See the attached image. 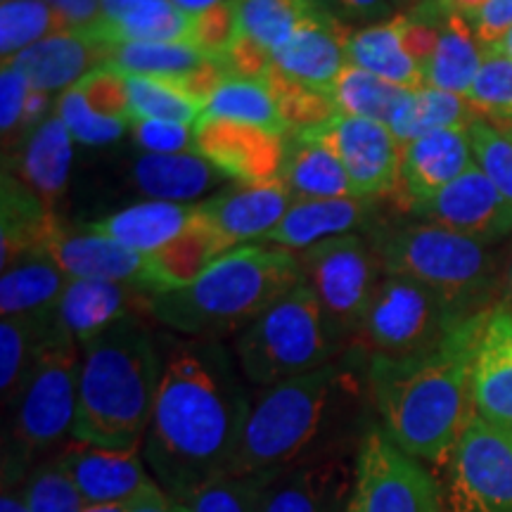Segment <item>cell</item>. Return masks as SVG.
Returning <instances> with one entry per match:
<instances>
[{"mask_svg": "<svg viewBox=\"0 0 512 512\" xmlns=\"http://www.w3.org/2000/svg\"><path fill=\"white\" fill-rule=\"evenodd\" d=\"M162 347V342H159ZM162 382L143 441L152 477L174 501L228 475L252 399L219 339L166 337Z\"/></svg>", "mask_w": 512, "mask_h": 512, "instance_id": "cell-1", "label": "cell"}, {"mask_svg": "<svg viewBox=\"0 0 512 512\" xmlns=\"http://www.w3.org/2000/svg\"><path fill=\"white\" fill-rule=\"evenodd\" d=\"M368 377L354 363L332 361L266 387L252 401L238 456L228 475L259 477L358 453L370 422Z\"/></svg>", "mask_w": 512, "mask_h": 512, "instance_id": "cell-2", "label": "cell"}, {"mask_svg": "<svg viewBox=\"0 0 512 512\" xmlns=\"http://www.w3.org/2000/svg\"><path fill=\"white\" fill-rule=\"evenodd\" d=\"M484 313L465 320L432 354L366 358L368 392L382 430L408 456L446 465L475 420L472 356Z\"/></svg>", "mask_w": 512, "mask_h": 512, "instance_id": "cell-3", "label": "cell"}, {"mask_svg": "<svg viewBox=\"0 0 512 512\" xmlns=\"http://www.w3.org/2000/svg\"><path fill=\"white\" fill-rule=\"evenodd\" d=\"M131 316L81 347L79 403L72 439L140 451L162 382V347L145 323Z\"/></svg>", "mask_w": 512, "mask_h": 512, "instance_id": "cell-4", "label": "cell"}, {"mask_svg": "<svg viewBox=\"0 0 512 512\" xmlns=\"http://www.w3.org/2000/svg\"><path fill=\"white\" fill-rule=\"evenodd\" d=\"M304 283L299 254L285 247L242 245L221 254L176 290L152 294L150 318L190 339L242 332L261 313Z\"/></svg>", "mask_w": 512, "mask_h": 512, "instance_id": "cell-5", "label": "cell"}, {"mask_svg": "<svg viewBox=\"0 0 512 512\" xmlns=\"http://www.w3.org/2000/svg\"><path fill=\"white\" fill-rule=\"evenodd\" d=\"M375 247L384 273L430 290L460 323L498 304L496 256L482 242L434 223H413L380 235Z\"/></svg>", "mask_w": 512, "mask_h": 512, "instance_id": "cell-6", "label": "cell"}, {"mask_svg": "<svg viewBox=\"0 0 512 512\" xmlns=\"http://www.w3.org/2000/svg\"><path fill=\"white\" fill-rule=\"evenodd\" d=\"M79 377V342L55 323L22 392L10 403L3 439V486L24 484L34 467L46 463V453L72 434Z\"/></svg>", "mask_w": 512, "mask_h": 512, "instance_id": "cell-7", "label": "cell"}, {"mask_svg": "<svg viewBox=\"0 0 512 512\" xmlns=\"http://www.w3.org/2000/svg\"><path fill=\"white\" fill-rule=\"evenodd\" d=\"M342 351L304 283L261 313L235 342L242 377L264 389L328 366Z\"/></svg>", "mask_w": 512, "mask_h": 512, "instance_id": "cell-8", "label": "cell"}, {"mask_svg": "<svg viewBox=\"0 0 512 512\" xmlns=\"http://www.w3.org/2000/svg\"><path fill=\"white\" fill-rule=\"evenodd\" d=\"M460 320L430 290L384 273L349 349L363 358H415L437 351Z\"/></svg>", "mask_w": 512, "mask_h": 512, "instance_id": "cell-9", "label": "cell"}, {"mask_svg": "<svg viewBox=\"0 0 512 512\" xmlns=\"http://www.w3.org/2000/svg\"><path fill=\"white\" fill-rule=\"evenodd\" d=\"M299 264L332 337L349 349L384 275L375 242L356 233L323 240L299 252Z\"/></svg>", "mask_w": 512, "mask_h": 512, "instance_id": "cell-10", "label": "cell"}, {"mask_svg": "<svg viewBox=\"0 0 512 512\" xmlns=\"http://www.w3.org/2000/svg\"><path fill=\"white\" fill-rule=\"evenodd\" d=\"M349 512H441L437 482L418 458L370 425L356 453V482Z\"/></svg>", "mask_w": 512, "mask_h": 512, "instance_id": "cell-11", "label": "cell"}, {"mask_svg": "<svg viewBox=\"0 0 512 512\" xmlns=\"http://www.w3.org/2000/svg\"><path fill=\"white\" fill-rule=\"evenodd\" d=\"M448 512H512V439L475 415L451 460Z\"/></svg>", "mask_w": 512, "mask_h": 512, "instance_id": "cell-12", "label": "cell"}, {"mask_svg": "<svg viewBox=\"0 0 512 512\" xmlns=\"http://www.w3.org/2000/svg\"><path fill=\"white\" fill-rule=\"evenodd\" d=\"M304 131L323 138L337 152L356 197L377 200L399 192L403 145L380 121L337 112L325 124Z\"/></svg>", "mask_w": 512, "mask_h": 512, "instance_id": "cell-13", "label": "cell"}, {"mask_svg": "<svg viewBox=\"0 0 512 512\" xmlns=\"http://www.w3.org/2000/svg\"><path fill=\"white\" fill-rule=\"evenodd\" d=\"M43 249L53 256L69 280H105L138 287L147 294L169 292L171 283L155 256L83 228L69 233L57 226Z\"/></svg>", "mask_w": 512, "mask_h": 512, "instance_id": "cell-14", "label": "cell"}, {"mask_svg": "<svg viewBox=\"0 0 512 512\" xmlns=\"http://www.w3.org/2000/svg\"><path fill=\"white\" fill-rule=\"evenodd\" d=\"M408 211L422 216L425 223L448 228L482 245L512 233V202L505 200L477 164L427 200L413 202Z\"/></svg>", "mask_w": 512, "mask_h": 512, "instance_id": "cell-15", "label": "cell"}, {"mask_svg": "<svg viewBox=\"0 0 512 512\" xmlns=\"http://www.w3.org/2000/svg\"><path fill=\"white\" fill-rule=\"evenodd\" d=\"M351 31L328 10H311L290 41L273 55L268 72L311 91L332 93L347 67Z\"/></svg>", "mask_w": 512, "mask_h": 512, "instance_id": "cell-16", "label": "cell"}, {"mask_svg": "<svg viewBox=\"0 0 512 512\" xmlns=\"http://www.w3.org/2000/svg\"><path fill=\"white\" fill-rule=\"evenodd\" d=\"M55 114L64 121L76 143L93 147L114 143L133 124L126 76L110 64H100L60 95Z\"/></svg>", "mask_w": 512, "mask_h": 512, "instance_id": "cell-17", "label": "cell"}, {"mask_svg": "<svg viewBox=\"0 0 512 512\" xmlns=\"http://www.w3.org/2000/svg\"><path fill=\"white\" fill-rule=\"evenodd\" d=\"M356 482V456L268 472L259 512H349Z\"/></svg>", "mask_w": 512, "mask_h": 512, "instance_id": "cell-18", "label": "cell"}, {"mask_svg": "<svg viewBox=\"0 0 512 512\" xmlns=\"http://www.w3.org/2000/svg\"><path fill=\"white\" fill-rule=\"evenodd\" d=\"M294 204L280 178L266 183H238L200 204L202 219L214 230L226 252L242 242H261L285 219Z\"/></svg>", "mask_w": 512, "mask_h": 512, "instance_id": "cell-19", "label": "cell"}, {"mask_svg": "<svg viewBox=\"0 0 512 512\" xmlns=\"http://www.w3.org/2000/svg\"><path fill=\"white\" fill-rule=\"evenodd\" d=\"M238 34L226 55L228 72L264 79L273 55L290 41L302 19L316 10L311 0H238Z\"/></svg>", "mask_w": 512, "mask_h": 512, "instance_id": "cell-20", "label": "cell"}, {"mask_svg": "<svg viewBox=\"0 0 512 512\" xmlns=\"http://www.w3.org/2000/svg\"><path fill=\"white\" fill-rule=\"evenodd\" d=\"M195 152L238 183H266L280 176L285 136L230 121H197Z\"/></svg>", "mask_w": 512, "mask_h": 512, "instance_id": "cell-21", "label": "cell"}, {"mask_svg": "<svg viewBox=\"0 0 512 512\" xmlns=\"http://www.w3.org/2000/svg\"><path fill=\"white\" fill-rule=\"evenodd\" d=\"M472 401L479 418L512 430V309L498 302L484 313L472 356Z\"/></svg>", "mask_w": 512, "mask_h": 512, "instance_id": "cell-22", "label": "cell"}, {"mask_svg": "<svg viewBox=\"0 0 512 512\" xmlns=\"http://www.w3.org/2000/svg\"><path fill=\"white\" fill-rule=\"evenodd\" d=\"M55 460L76 484L86 505L131 503L147 486L157 482L147 472L138 451L72 441Z\"/></svg>", "mask_w": 512, "mask_h": 512, "instance_id": "cell-23", "label": "cell"}, {"mask_svg": "<svg viewBox=\"0 0 512 512\" xmlns=\"http://www.w3.org/2000/svg\"><path fill=\"white\" fill-rule=\"evenodd\" d=\"M475 166V155L467 131H434L403 145L401 185L394 195L403 209L427 200Z\"/></svg>", "mask_w": 512, "mask_h": 512, "instance_id": "cell-24", "label": "cell"}, {"mask_svg": "<svg viewBox=\"0 0 512 512\" xmlns=\"http://www.w3.org/2000/svg\"><path fill=\"white\" fill-rule=\"evenodd\" d=\"M150 299L152 294L131 285L105 283V280H69L57 309V323L83 347L121 320L150 316Z\"/></svg>", "mask_w": 512, "mask_h": 512, "instance_id": "cell-25", "label": "cell"}, {"mask_svg": "<svg viewBox=\"0 0 512 512\" xmlns=\"http://www.w3.org/2000/svg\"><path fill=\"white\" fill-rule=\"evenodd\" d=\"M110 50V46L81 31H64L43 38L3 64H12L34 91L50 95L74 88L83 76L107 62Z\"/></svg>", "mask_w": 512, "mask_h": 512, "instance_id": "cell-26", "label": "cell"}, {"mask_svg": "<svg viewBox=\"0 0 512 512\" xmlns=\"http://www.w3.org/2000/svg\"><path fill=\"white\" fill-rule=\"evenodd\" d=\"M102 17L88 31L105 46L119 43H190L192 15L171 0H100Z\"/></svg>", "mask_w": 512, "mask_h": 512, "instance_id": "cell-27", "label": "cell"}, {"mask_svg": "<svg viewBox=\"0 0 512 512\" xmlns=\"http://www.w3.org/2000/svg\"><path fill=\"white\" fill-rule=\"evenodd\" d=\"M197 223H200V204L150 200L121 209L86 228L143 254L157 256L166 247L183 240Z\"/></svg>", "mask_w": 512, "mask_h": 512, "instance_id": "cell-28", "label": "cell"}, {"mask_svg": "<svg viewBox=\"0 0 512 512\" xmlns=\"http://www.w3.org/2000/svg\"><path fill=\"white\" fill-rule=\"evenodd\" d=\"M373 214L370 197H335V200H297L285 219L266 235L264 245L304 252L318 242L356 233Z\"/></svg>", "mask_w": 512, "mask_h": 512, "instance_id": "cell-29", "label": "cell"}, {"mask_svg": "<svg viewBox=\"0 0 512 512\" xmlns=\"http://www.w3.org/2000/svg\"><path fill=\"white\" fill-rule=\"evenodd\" d=\"M69 278L46 249H31L3 268L0 313L3 318L55 320Z\"/></svg>", "mask_w": 512, "mask_h": 512, "instance_id": "cell-30", "label": "cell"}, {"mask_svg": "<svg viewBox=\"0 0 512 512\" xmlns=\"http://www.w3.org/2000/svg\"><path fill=\"white\" fill-rule=\"evenodd\" d=\"M280 181L292 200H335L356 197L337 152L311 131H287Z\"/></svg>", "mask_w": 512, "mask_h": 512, "instance_id": "cell-31", "label": "cell"}, {"mask_svg": "<svg viewBox=\"0 0 512 512\" xmlns=\"http://www.w3.org/2000/svg\"><path fill=\"white\" fill-rule=\"evenodd\" d=\"M347 60L354 67L366 69V72L380 76L394 86L406 88V91L427 88L425 74L408 50L406 15H394L351 31L347 41Z\"/></svg>", "mask_w": 512, "mask_h": 512, "instance_id": "cell-32", "label": "cell"}, {"mask_svg": "<svg viewBox=\"0 0 512 512\" xmlns=\"http://www.w3.org/2000/svg\"><path fill=\"white\" fill-rule=\"evenodd\" d=\"M0 200V266L5 268L17 256L31 249H43L60 221L38 197V192L15 171H3Z\"/></svg>", "mask_w": 512, "mask_h": 512, "instance_id": "cell-33", "label": "cell"}, {"mask_svg": "<svg viewBox=\"0 0 512 512\" xmlns=\"http://www.w3.org/2000/svg\"><path fill=\"white\" fill-rule=\"evenodd\" d=\"M221 171L197 152L143 155L133 162V185L155 202L190 204L221 181Z\"/></svg>", "mask_w": 512, "mask_h": 512, "instance_id": "cell-34", "label": "cell"}, {"mask_svg": "<svg viewBox=\"0 0 512 512\" xmlns=\"http://www.w3.org/2000/svg\"><path fill=\"white\" fill-rule=\"evenodd\" d=\"M76 140L57 114H50L31 128L22 159L19 176L38 192L48 209H53L57 197L62 195L72 169V150Z\"/></svg>", "mask_w": 512, "mask_h": 512, "instance_id": "cell-35", "label": "cell"}, {"mask_svg": "<svg viewBox=\"0 0 512 512\" xmlns=\"http://www.w3.org/2000/svg\"><path fill=\"white\" fill-rule=\"evenodd\" d=\"M444 8V5H441ZM484 50L479 46L475 29L458 12L441 10L439 17V43L434 50L425 81L439 91L467 95L482 67Z\"/></svg>", "mask_w": 512, "mask_h": 512, "instance_id": "cell-36", "label": "cell"}, {"mask_svg": "<svg viewBox=\"0 0 512 512\" xmlns=\"http://www.w3.org/2000/svg\"><path fill=\"white\" fill-rule=\"evenodd\" d=\"M197 121H230V124L261 128V131L287 136L283 114L271 86L264 79L230 74L221 86L211 93Z\"/></svg>", "mask_w": 512, "mask_h": 512, "instance_id": "cell-37", "label": "cell"}, {"mask_svg": "<svg viewBox=\"0 0 512 512\" xmlns=\"http://www.w3.org/2000/svg\"><path fill=\"white\" fill-rule=\"evenodd\" d=\"M479 119H484L482 112L467 95L427 86L420 91H411L399 114L389 124V131L399 138L401 145H406L415 138L434 131H446V128L470 131V126Z\"/></svg>", "mask_w": 512, "mask_h": 512, "instance_id": "cell-38", "label": "cell"}, {"mask_svg": "<svg viewBox=\"0 0 512 512\" xmlns=\"http://www.w3.org/2000/svg\"><path fill=\"white\" fill-rule=\"evenodd\" d=\"M131 119L176 121L195 126L204 102L185 88L183 76H126Z\"/></svg>", "mask_w": 512, "mask_h": 512, "instance_id": "cell-39", "label": "cell"}, {"mask_svg": "<svg viewBox=\"0 0 512 512\" xmlns=\"http://www.w3.org/2000/svg\"><path fill=\"white\" fill-rule=\"evenodd\" d=\"M55 323L57 318H3L0 323V392H3L5 406H10L22 392Z\"/></svg>", "mask_w": 512, "mask_h": 512, "instance_id": "cell-40", "label": "cell"}, {"mask_svg": "<svg viewBox=\"0 0 512 512\" xmlns=\"http://www.w3.org/2000/svg\"><path fill=\"white\" fill-rule=\"evenodd\" d=\"M411 91L394 86V83L380 79V76L366 72V69L347 64L342 76H339L332 98H335L337 112L351 114V117H363L380 121L389 128L396 114L408 100Z\"/></svg>", "mask_w": 512, "mask_h": 512, "instance_id": "cell-41", "label": "cell"}, {"mask_svg": "<svg viewBox=\"0 0 512 512\" xmlns=\"http://www.w3.org/2000/svg\"><path fill=\"white\" fill-rule=\"evenodd\" d=\"M211 62L190 43H119L105 64L124 76H188Z\"/></svg>", "mask_w": 512, "mask_h": 512, "instance_id": "cell-42", "label": "cell"}, {"mask_svg": "<svg viewBox=\"0 0 512 512\" xmlns=\"http://www.w3.org/2000/svg\"><path fill=\"white\" fill-rule=\"evenodd\" d=\"M67 27L46 0H3L0 5V55L3 62Z\"/></svg>", "mask_w": 512, "mask_h": 512, "instance_id": "cell-43", "label": "cell"}, {"mask_svg": "<svg viewBox=\"0 0 512 512\" xmlns=\"http://www.w3.org/2000/svg\"><path fill=\"white\" fill-rule=\"evenodd\" d=\"M264 477L221 475L174 503L178 512H259Z\"/></svg>", "mask_w": 512, "mask_h": 512, "instance_id": "cell-44", "label": "cell"}, {"mask_svg": "<svg viewBox=\"0 0 512 512\" xmlns=\"http://www.w3.org/2000/svg\"><path fill=\"white\" fill-rule=\"evenodd\" d=\"M482 117L512 136V60L484 50L482 67L470 93Z\"/></svg>", "mask_w": 512, "mask_h": 512, "instance_id": "cell-45", "label": "cell"}, {"mask_svg": "<svg viewBox=\"0 0 512 512\" xmlns=\"http://www.w3.org/2000/svg\"><path fill=\"white\" fill-rule=\"evenodd\" d=\"M24 496L31 512H81L86 501L57 460H46L24 479Z\"/></svg>", "mask_w": 512, "mask_h": 512, "instance_id": "cell-46", "label": "cell"}, {"mask_svg": "<svg viewBox=\"0 0 512 512\" xmlns=\"http://www.w3.org/2000/svg\"><path fill=\"white\" fill-rule=\"evenodd\" d=\"M467 136L475 164L501 190L505 200L512 202V136L486 119L475 121Z\"/></svg>", "mask_w": 512, "mask_h": 512, "instance_id": "cell-47", "label": "cell"}, {"mask_svg": "<svg viewBox=\"0 0 512 512\" xmlns=\"http://www.w3.org/2000/svg\"><path fill=\"white\" fill-rule=\"evenodd\" d=\"M238 0L211 8L192 17L190 46L202 50L209 60L226 62V55L238 34Z\"/></svg>", "mask_w": 512, "mask_h": 512, "instance_id": "cell-48", "label": "cell"}, {"mask_svg": "<svg viewBox=\"0 0 512 512\" xmlns=\"http://www.w3.org/2000/svg\"><path fill=\"white\" fill-rule=\"evenodd\" d=\"M133 138L143 147L145 155H183L195 152V126L176 121L136 119L131 124Z\"/></svg>", "mask_w": 512, "mask_h": 512, "instance_id": "cell-49", "label": "cell"}, {"mask_svg": "<svg viewBox=\"0 0 512 512\" xmlns=\"http://www.w3.org/2000/svg\"><path fill=\"white\" fill-rule=\"evenodd\" d=\"M29 93V81L12 64H3V72H0V126H3L5 140L10 133L24 126Z\"/></svg>", "mask_w": 512, "mask_h": 512, "instance_id": "cell-50", "label": "cell"}, {"mask_svg": "<svg viewBox=\"0 0 512 512\" xmlns=\"http://www.w3.org/2000/svg\"><path fill=\"white\" fill-rule=\"evenodd\" d=\"M472 29L482 50L501 41L512 29V0H486L479 15L472 19Z\"/></svg>", "mask_w": 512, "mask_h": 512, "instance_id": "cell-51", "label": "cell"}, {"mask_svg": "<svg viewBox=\"0 0 512 512\" xmlns=\"http://www.w3.org/2000/svg\"><path fill=\"white\" fill-rule=\"evenodd\" d=\"M67 31H88L100 22V0H46Z\"/></svg>", "mask_w": 512, "mask_h": 512, "instance_id": "cell-52", "label": "cell"}, {"mask_svg": "<svg viewBox=\"0 0 512 512\" xmlns=\"http://www.w3.org/2000/svg\"><path fill=\"white\" fill-rule=\"evenodd\" d=\"M128 512H178L174 498H171L157 482H152L138 498L128 505Z\"/></svg>", "mask_w": 512, "mask_h": 512, "instance_id": "cell-53", "label": "cell"}, {"mask_svg": "<svg viewBox=\"0 0 512 512\" xmlns=\"http://www.w3.org/2000/svg\"><path fill=\"white\" fill-rule=\"evenodd\" d=\"M394 8V0H337V10L354 19H382Z\"/></svg>", "mask_w": 512, "mask_h": 512, "instance_id": "cell-54", "label": "cell"}, {"mask_svg": "<svg viewBox=\"0 0 512 512\" xmlns=\"http://www.w3.org/2000/svg\"><path fill=\"white\" fill-rule=\"evenodd\" d=\"M0 512H31L27 496H24V489H17V486H3Z\"/></svg>", "mask_w": 512, "mask_h": 512, "instance_id": "cell-55", "label": "cell"}, {"mask_svg": "<svg viewBox=\"0 0 512 512\" xmlns=\"http://www.w3.org/2000/svg\"><path fill=\"white\" fill-rule=\"evenodd\" d=\"M171 3H174L176 8H181L183 12H188V15L195 17L211 8H219V5H223V3H233V0H171Z\"/></svg>", "mask_w": 512, "mask_h": 512, "instance_id": "cell-56", "label": "cell"}, {"mask_svg": "<svg viewBox=\"0 0 512 512\" xmlns=\"http://www.w3.org/2000/svg\"><path fill=\"white\" fill-rule=\"evenodd\" d=\"M486 50H489V53H496V55L510 57V60H512V29L508 31V34H505V36L501 38V41L494 43V46L486 48Z\"/></svg>", "mask_w": 512, "mask_h": 512, "instance_id": "cell-57", "label": "cell"}, {"mask_svg": "<svg viewBox=\"0 0 512 512\" xmlns=\"http://www.w3.org/2000/svg\"><path fill=\"white\" fill-rule=\"evenodd\" d=\"M131 503H107V505H86L81 512H128Z\"/></svg>", "mask_w": 512, "mask_h": 512, "instance_id": "cell-58", "label": "cell"}, {"mask_svg": "<svg viewBox=\"0 0 512 512\" xmlns=\"http://www.w3.org/2000/svg\"><path fill=\"white\" fill-rule=\"evenodd\" d=\"M505 304L510 306L512 309V259H510V264H508V273H505Z\"/></svg>", "mask_w": 512, "mask_h": 512, "instance_id": "cell-59", "label": "cell"}, {"mask_svg": "<svg viewBox=\"0 0 512 512\" xmlns=\"http://www.w3.org/2000/svg\"><path fill=\"white\" fill-rule=\"evenodd\" d=\"M313 5H316V8H320V10H335L337 8V0H311Z\"/></svg>", "mask_w": 512, "mask_h": 512, "instance_id": "cell-60", "label": "cell"}, {"mask_svg": "<svg viewBox=\"0 0 512 512\" xmlns=\"http://www.w3.org/2000/svg\"><path fill=\"white\" fill-rule=\"evenodd\" d=\"M394 3H401L403 5V3H411V0H394Z\"/></svg>", "mask_w": 512, "mask_h": 512, "instance_id": "cell-61", "label": "cell"}, {"mask_svg": "<svg viewBox=\"0 0 512 512\" xmlns=\"http://www.w3.org/2000/svg\"><path fill=\"white\" fill-rule=\"evenodd\" d=\"M510 439H512V430H510Z\"/></svg>", "mask_w": 512, "mask_h": 512, "instance_id": "cell-62", "label": "cell"}]
</instances>
